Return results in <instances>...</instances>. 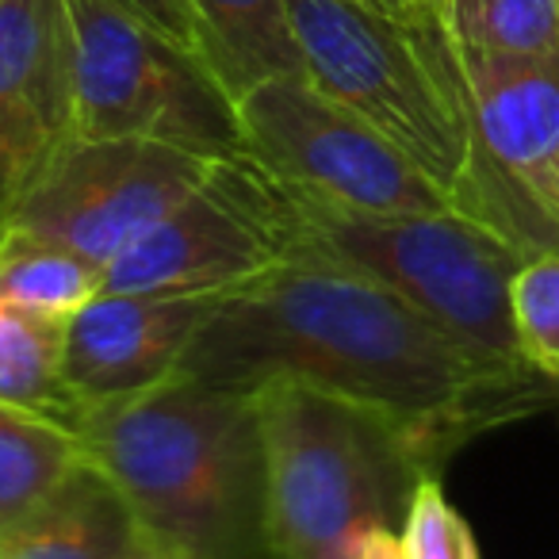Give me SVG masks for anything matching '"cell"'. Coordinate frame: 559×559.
<instances>
[{"label": "cell", "instance_id": "d4e9b609", "mask_svg": "<svg viewBox=\"0 0 559 559\" xmlns=\"http://www.w3.org/2000/svg\"><path fill=\"white\" fill-rule=\"evenodd\" d=\"M556 9H559V0H556Z\"/></svg>", "mask_w": 559, "mask_h": 559}, {"label": "cell", "instance_id": "8992f818", "mask_svg": "<svg viewBox=\"0 0 559 559\" xmlns=\"http://www.w3.org/2000/svg\"><path fill=\"white\" fill-rule=\"evenodd\" d=\"M429 24L467 123V180L452 211L525 257L559 253V55L475 50Z\"/></svg>", "mask_w": 559, "mask_h": 559}, {"label": "cell", "instance_id": "603a6c76", "mask_svg": "<svg viewBox=\"0 0 559 559\" xmlns=\"http://www.w3.org/2000/svg\"><path fill=\"white\" fill-rule=\"evenodd\" d=\"M357 4H365V9H372V12H383V16L406 20L414 9H418L421 0H357Z\"/></svg>", "mask_w": 559, "mask_h": 559}, {"label": "cell", "instance_id": "4fadbf2b", "mask_svg": "<svg viewBox=\"0 0 559 559\" xmlns=\"http://www.w3.org/2000/svg\"><path fill=\"white\" fill-rule=\"evenodd\" d=\"M195 55L234 104L276 78H304L288 0H188Z\"/></svg>", "mask_w": 559, "mask_h": 559}, {"label": "cell", "instance_id": "9a60e30c", "mask_svg": "<svg viewBox=\"0 0 559 559\" xmlns=\"http://www.w3.org/2000/svg\"><path fill=\"white\" fill-rule=\"evenodd\" d=\"M66 322L0 304V403L78 429L85 411L66 383Z\"/></svg>", "mask_w": 559, "mask_h": 559}, {"label": "cell", "instance_id": "52a82bcc", "mask_svg": "<svg viewBox=\"0 0 559 559\" xmlns=\"http://www.w3.org/2000/svg\"><path fill=\"white\" fill-rule=\"evenodd\" d=\"M73 27V139H150L238 154V116L207 66L116 0H66Z\"/></svg>", "mask_w": 559, "mask_h": 559}, {"label": "cell", "instance_id": "8fae6325", "mask_svg": "<svg viewBox=\"0 0 559 559\" xmlns=\"http://www.w3.org/2000/svg\"><path fill=\"white\" fill-rule=\"evenodd\" d=\"M73 139L66 0H0V215Z\"/></svg>", "mask_w": 559, "mask_h": 559}, {"label": "cell", "instance_id": "2e32d148", "mask_svg": "<svg viewBox=\"0 0 559 559\" xmlns=\"http://www.w3.org/2000/svg\"><path fill=\"white\" fill-rule=\"evenodd\" d=\"M85 464L78 429L0 403V528L39 510Z\"/></svg>", "mask_w": 559, "mask_h": 559}, {"label": "cell", "instance_id": "9c48e42d", "mask_svg": "<svg viewBox=\"0 0 559 559\" xmlns=\"http://www.w3.org/2000/svg\"><path fill=\"white\" fill-rule=\"evenodd\" d=\"M218 157L150 139H70L0 215V234H39L108 264L195 192Z\"/></svg>", "mask_w": 559, "mask_h": 559}, {"label": "cell", "instance_id": "ac0fdd59", "mask_svg": "<svg viewBox=\"0 0 559 559\" xmlns=\"http://www.w3.org/2000/svg\"><path fill=\"white\" fill-rule=\"evenodd\" d=\"M449 39L495 55H559L556 0H421Z\"/></svg>", "mask_w": 559, "mask_h": 559}, {"label": "cell", "instance_id": "ffe728a7", "mask_svg": "<svg viewBox=\"0 0 559 559\" xmlns=\"http://www.w3.org/2000/svg\"><path fill=\"white\" fill-rule=\"evenodd\" d=\"M399 536H403L406 559H479L472 525L444 498V487L437 475H429V479H421L414 487L411 510H406Z\"/></svg>", "mask_w": 559, "mask_h": 559}, {"label": "cell", "instance_id": "5bb4252c", "mask_svg": "<svg viewBox=\"0 0 559 559\" xmlns=\"http://www.w3.org/2000/svg\"><path fill=\"white\" fill-rule=\"evenodd\" d=\"M134 540L123 495L85 464L39 510L0 528V559H127Z\"/></svg>", "mask_w": 559, "mask_h": 559}, {"label": "cell", "instance_id": "7c38bea8", "mask_svg": "<svg viewBox=\"0 0 559 559\" xmlns=\"http://www.w3.org/2000/svg\"><path fill=\"white\" fill-rule=\"evenodd\" d=\"M223 296L96 292L66 322V383L81 411L139 395L180 372L195 330Z\"/></svg>", "mask_w": 559, "mask_h": 559}, {"label": "cell", "instance_id": "5b68a950", "mask_svg": "<svg viewBox=\"0 0 559 559\" xmlns=\"http://www.w3.org/2000/svg\"><path fill=\"white\" fill-rule=\"evenodd\" d=\"M304 78L403 150L456 203L467 180V123L426 9L406 20L357 0H288Z\"/></svg>", "mask_w": 559, "mask_h": 559}, {"label": "cell", "instance_id": "277c9868", "mask_svg": "<svg viewBox=\"0 0 559 559\" xmlns=\"http://www.w3.org/2000/svg\"><path fill=\"white\" fill-rule=\"evenodd\" d=\"M261 192L284 261H319L360 272L460 342L525 365L510 319V284L528 257L495 230L452 207L418 215L322 207L276 185L264 169Z\"/></svg>", "mask_w": 559, "mask_h": 559}, {"label": "cell", "instance_id": "30bf717a", "mask_svg": "<svg viewBox=\"0 0 559 559\" xmlns=\"http://www.w3.org/2000/svg\"><path fill=\"white\" fill-rule=\"evenodd\" d=\"M284 264L264 215L261 169L230 154L188 200L104 264V292L230 296Z\"/></svg>", "mask_w": 559, "mask_h": 559}, {"label": "cell", "instance_id": "7402d4cb", "mask_svg": "<svg viewBox=\"0 0 559 559\" xmlns=\"http://www.w3.org/2000/svg\"><path fill=\"white\" fill-rule=\"evenodd\" d=\"M357 559H406L399 528H372V533L360 540Z\"/></svg>", "mask_w": 559, "mask_h": 559}, {"label": "cell", "instance_id": "3957f363", "mask_svg": "<svg viewBox=\"0 0 559 559\" xmlns=\"http://www.w3.org/2000/svg\"><path fill=\"white\" fill-rule=\"evenodd\" d=\"M257 391L276 559H357L372 528H403L433 467L380 414L296 380Z\"/></svg>", "mask_w": 559, "mask_h": 559}, {"label": "cell", "instance_id": "6da1fadb", "mask_svg": "<svg viewBox=\"0 0 559 559\" xmlns=\"http://www.w3.org/2000/svg\"><path fill=\"white\" fill-rule=\"evenodd\" d=\"M180 372L253 391L296 380L380 414L433 475L472 437L559 403V383L460 342L349 269L284 261L215 304Z\"/></svg>", "mask_w": 559, "mask_h": 559}, {"label": "cell", "instance_id": "ba28073f", "mask_svg": "<svg viewBox=\"0 0 559 559\" xmlns=\"http://www.w3.org/2000/svg\"><path fill=\"white\" fill-rule=\"evenodd\" d=\"M234 116L238 154L311 203L357 215L452 207L403 150L307 78L264 81L234 104Z\"/></svg>", "mask_w": 559, "mask_h": 559}, {"label": "cell", "instance_id": "d6986e66", "mask_svg": "<svg viewBox=\"0 0 559 559\" xmlns=\"http://www.w3.org/2000/svg\"><path fill=\"white\" fill-rule=\"evenodd\" d=\"M510 319L528 368L559 383V253H536L510 284Z\"/></svg>", "mask_w": 559, "mask_h": 559}, {"label": "cell", "instance_id": "e0dca14e", "mask_svg": "<svg viewBox=\"0 0 559 559\" xmlns=\"http://www.w3.org/2000/svg\"><path fill=\"white\" fill-rule=\"evenodd\" d=\"M96 292H104V264L39 234H0V304L73 319Z\"/></svg>", "mask_w": 559, "mask_h": 559}, {"label": "cell", "instance_id": "cb8c5ba5", "mask_svg": "<svg viewBox=\"0 0 559 559\" xmlns=\"http://www.w3.org/2000/svg\"><path fill=\"white\" fill-rule=\"evenodd\" d=\"M127 559H180V556H173L169 548H162L157 540H150V536L139 533V540H134V548H131V556H127Z\"/></svg>", "mask_w": 559, "mask_h": 559}, {"label": "cell", "instance_id": "44dd1931", "mask_svg": "<svg viewBox=\"0 0 559 559\" xmlns=\"http://www.w3.org/2000/svg\"><path fill=\"white\" fill-rule=\"evenodd\" d=\"M116 4H123L131 16H139L157 35H165L169 43H177V47L195 55V27H192V12H188V0H116Z\"/></svg>", "mask_w": 559, "mask_h": 559}, {"label": "cell", "instance_id": "7a4b0ae2", "mask_svg": "<svg viewBox=\"0 0 559 559\" xmlns=\"http://www.w3.org/2000/svg\"><path fill=\"white\" fill-rule=\"evenodd\" d=\"M78 437L139 533L173 556L276 559L257 391L177 372L85 411Z\"/></svg>", "mask_w": 559, "mask_h": 559}]
</instances>
